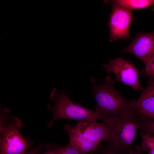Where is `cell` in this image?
Wrapping results in <instances>:
<instances>
[{
	"mask_svg": "<svg viewBox=\"0 0 154 154\" xmlns=\"http://www.w3.org/2000/svg\"><path fill=\"white\" fill-rule=\"evenodd\" d=\"M50 97L55 104L54 106L48 105V108L53 115L48 125V128H51L54 122L60 119H71L80 121L98 119L99 115L95 111L86 108L73 102L68 95L62 91L53 88Z\"/></svg>",
	"mask_w": 154,
	"mask_h": 154,
	"instance_id": "277c9868",
	"label": "cell"
},
{
	"mask_svg": "<svg viewBox=\"0 0 154 154\" xmlns=\"http://www.w3.org/2000/svg\"><path fill=\"white\" fill-rule=\"evenodd\" d=\"M140 132L142 141L137 151L141 153L145 151L148 154H154V136L149 133Z\"/></svg>",
	"mask_w": 154,
	"mask_h": 154,
	"instance_id": "7c38bea8",
	"label": "cell"
},
{
	"mask_svg": "<svg viewBox=\"0 0 154 154\" xmlns=\"http://www.w3.org/2000/svg\"><path fill=\"white\" fill-rule=\"evenodd\" d=\"M73 127L85 136L99 143L101 140L108 142L109 140V129L104 122L99 123L96 120L80 121Z\"/></svg>",
	"mask_w": 154,
	"mask_h": 154,
	"instance_id": "9c48e42d",
	"label": "cell"
},
{
	"mask_svg": "<svg viewBox=\"0 0 154 154\" xmlns=\"http://www.w3.org/2000/svg\"><path fill=\"white\" fill-rule=\"evenodd\" d=\"M140 119L139 129L145 133L154 134V120L146 117H139Z\"/></svg>",
	"mask_w": 154,
	"mask_h": 154,
	"instance_id": "4fadbf2b",
	"label": "cell"
},
{
	"mask_svg": "<svg viewBox=\"0 0 154 154\" xmlns=\"http://www.w3.org/2000/svg\"><path fill=\"white\" fill-rule=\"evenodd\" d=\"M152 79L139 97L131 101L129 111L136 116L149 117L154 114V80Z\"/></svg>",
	"mask_w": 154,
	"mask_h": 154,
	"instance_id": "ba28073f",
	"label": "cell"
},
{
	"mask_svg": "<svg viewBox=\"0 0 154 154\" xmlns=\"http://www.w3.org/2000/svg\"><path fill=\"white\" fill-rule=\"evenodd\" d=\"M48 144L52 147L54 152L56 154H81L76 149L69 143L67 145L63 147L53 144Z\"/></svg>",
	"mask_w": 154,
	"mask_h": 154,
	"instance_id": "5bb4252c",
	"label": "cell"
},
{
	"mask_svg": "<svg viewBox=\"0 0 154 154\" xmlns=\"http://www.w3.org/2000/svg\"><path fill=\"white\" fill-rule=\"evenodd\" d=\"M122 52L134 55L145 64L154 54V31L138 34Z\"/></svg>",
	"mask_w": 154,
	"mask_h": 154,
	"instance_id": "52a82bcc",
	"label": "cell"
},
{
	"mask_svg": "<svg viewBox=\"0 0 154 154\" xmlns=\"http://www.w3.org/2000/svg\"><path fill=\"white\" fill-rule=\"evenodd\" d=\"M102 154H128V153L118 151L108 146Z\"/></svg>",
	"mask_w": 154,
	"mask_h": 154,
	"instance_id": "2e32d148",
	"label": "cell"
},
{
	"mask_svg": "<svg viewBox=\"0 0 154 154\" xmlns=\"http://www.w3.org/2000/svg\"><path fill=\"white\" fill-rule=\"evenodd\" d=\"M46 154H56L55 153H54V152H53L49 153Z\"/></svg>",
	"mask_w": 154,
	"mask_h": 154,
	"instance_id": "ffe728a7",
	"label": "cell"
},
{
	"mask_svg": "<svg viewBox=\"0 0 154 154\" xmlns=\"http://www.w3.org/2000/svg\"><path fill=\"white\" fill-rule=\"evenodd\" d=\"M128 154H141V153L137 151H135L132 150L129 152Z\"/></svg>",
	"mask_w": 154,
	"mask_h": 154,
	"instance_id": "ac0fdd59",
	"label": "cell"
},
{
	"mask_svg": "<svg viewBox=\"0 0 154 154\" xmlns=\"http://www.w3.org/2000/svg\"><path fill=\"white\" fill-rule=\"evenodd\" d=\"M41 146L40 145L32 151L28 152H26L24 154H39Z\"/></svg>",
	"mask_w": 154,
	"mask_h": 154,
	"instance_id": "e0dca14e",
	"label": "cell"
},
{
	"mask_svg": "<svg viewBox=\"0 0 154 154\" xmlns=\"http://www.w3.org/2000/svg\"><path fill=\"white\" fill-rule=\"evenodd\" d=\"M154 120V114L148 117Z\"/></svg>",
	"mask_w": 154,
	"mask_h": 154,
	"instance_id": "d6986e66",
	"label": "cell"
},
{
	"mask_svg": "<svg viewBox=\"0 0 154 154\" xmlns=\"http://www.w3.org/2000/svg\"><path fill=\"white\" fill-rule=\"evenodd\" d=\"M10 110L3 108L0 117V154H24L32 142L20 133L23 125L18 118L9 115Z\"/></svg>",
	"mask_w": 154,
	"mask_h": 154,
	"instance_id": "3957f363",
	"label": "cell"
},
{
	"mask_svg": "<svg viewBox=\"0 0 154 154\" xmlns=\"http://www.w3.org/2000/svg\"><path fill=\"white\" fill-rule=\"evenodd\" d=\"M145 64L143 74L153 78H154V54Z\"/></svg>",
	"mask_w": 154,
	"mask_h": 154,
	"instance_id": "9a60e30c",
	"label": "cell"
},
{
	"mask_svg": "<svg viewBox=\"0 0 154 154\" xmlns=\"http://www.w3.org/2000/svg\"><path fill=\"white\" fill-rule=\"evenodd\" d=\"M64 130L69 137V143L81 154H87L97 149L99 143L92 141L75 130L70 125H65Z\"/></svg>",
	"mask_w": 154,
	"mask_h": 154,
	"instance_id": "30bf717a",
	"label": "cell"
},
{
	"mask_svg": "<svg viewBox=\"0 0 154 154\" xmlns=\"http://www.w3.org/2000/svg\"><path fill=\"white\" fill-rule=\"evenodd\" d=\"M93 85L92 93L95 98L96 106L95 111L99 116H116L129 110L131 101L127 100L116 90L112 77L106 76L102 84L96 83V79L90 78Z\"/></svg>",
	"mask_w": 154,
	"mask_h": 154,
	"instance_id": "7a4b0ae2",
	"label": "cell"
},
{
	"mask_svg": "<svg viewBox=\"0 0 154 154\" xmlns=\"http://www.w3.org/2000/svg\"><path fill=\"white\" fill-rule=\"evenodd\" d=\"M98 119L102 120L109 128V147L127 153L132 150L137 130L139 129V117L127 112L116 116H100Z\"/></svg>",
	"mask_w": 154,
	"mask_h": 154,
	"instance_id": "6da1fadb",
	"label": "cell"
},
{
	"mask_svg": "<svg viewBox=\"0 0 154 154\" xmlns=\"http://www.w3.org/2000/svg\"><path fill=\"white\" fill-rule=\"evenodd\" d=\"M109 25L110 41L130 38L129 27L134 19L132 10L112 2Z\"/></svg>",
	"mask_w": 154,
	"mask_h": 154,
	"instance_id": "5b68a950",
	"label": "cell"
},
{
	"mask_svg": "<svg viewBox=\"0 0 154 154\" xmlns=\"http://www.w3.org/2000/svg\"><path fill=\"white\" fill-rule=\"evenodd\" d=\"M112 2L131 10L142 9L154 5L153 0H116Z\"/></svg>",
	"mask_w": 154,
	"mask_h": 154,
	"instance_id": "8fae6325",
	"label": "cell"
},
{
	"mask_svg": "<svg viewBox=\"0 0 154 154\" xmlns=\"http://www.w3.org/2000/svg\"><path fill=\"white\" fill-rule=\"evenodd\" d=\"M106 72L114 73L116 77L115 82H122L131 87L135 90H143L139 80V71L132 64L123 58H119L111 60L108 64L103 66Z\"/></svg>",
	"mask_w": 154,
	"mask_h": 154,
	"instance_id": "8992f818",
	"label": "cell"
}]
</instances>
